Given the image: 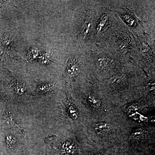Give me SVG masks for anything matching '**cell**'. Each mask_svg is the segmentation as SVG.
Here are the masks:
<instances>
[{
  "label": "cell",
  "mask_w": 155,
  "mask_h": 155,
  "mask_svg": "<svg viewBox=\"0 0 155 155\" xmlns=\"http://www.w3.org/2000/svg\"><path fill=\"white\" fill-rule=\"evenodd\" d=\"M14 139L13 136H8L7 137V142L8 143V145L10 147H11L14 146Z\"/></svg>",
  "instance_id": "obj_11"
},
{
  "label": "cell",
  "mask_w": 155,
  "mask_h": 155,
  "mask_svg": "<svg viewBox=\"0 0 155 155\" xmlns=\"http://www.w3.org/2000/svg\"><path fill=\"white\" fill-rule=\"evenodd\" d=\"M146 133V131L143 129H136L132 131L130 134V138L134 140H140L144 138Z\"/></svg>",
  "instance_id": "obj_6"
},
{
  "label": "cell",
  "mask_w": 155,
  "mask_h": 155,
  "mask_svg": "<svg viewBox=\"0 0 155 155\" xmlns=\"http://www.w3.org/2000/svg\"><path fill=\"white\" fill-rule=\"evenodd\" d=\"M78 147L74 142L67 140L62 144L60 153L62 155H77Z\"/></svg>",
  "instance_id": "obj_1"
},
{
  "label": "cell",
  "mask_w": 155,
  "mask_h": 155,
  "mask_svg": "<svg viewBox=\"0 0 155 155\" xmlns=\"http://www.w3.org/2000/svg\"><path fill=\"white\" fill-rule=\"evenodd\" d=\"M14 90L18 94H22L25 91V88L21 84H17L14 87Z\"/></svg>",
  "instance_id": "obj_9"
},
{
  "label": "cell",
  "mask_w": 155,
  "mask_h": 155,
  "mask_svg": "<svg viewBox=\"0 0 155 155\" xmlns=\"http://www.w3.org/2000/svg\"><path fill=\"white\" fill-rule=\"evenodd\" d=\"M91 25V21L90 20L87 19L84 22L82 26V31L84 35H85L87 34L89 31Z\"/></svg>",
  "instance_id": "obj_8"
},
{
  "label": "cell",
  "mask_w": 155,
  "mask_h": 155,
  "mask_svg": "<svg viewBox=\"0 0 155 155\" xmlns=\"http://www.w3.org/2000/svg\"><path fill=\"white\" fill-rule=\"evenodd\" d=\"M87 155H110L109 153L105 151H99L89 152Z\"/></svg>",
  "instance_id": "obj_10"
},
{
  "label": "cell",
  "mask_w": 155,
  "mask_h": 155,
  "mask_svg": "<svg viewBox=\"0 0 155 155\" xmlns=\"http://www.w3.org/2000/svg\"><path fill=\"white\" fill-rule=\"evenodd\" d=\"M86 101L90 106L96 109H98L101 106V100L95 96L91 94H87L86 97Z\"/></svg>",
  "instance_id": "obj_4"
},
{
  "label": "cell",
  "mask_w": 155,
  "mask_h": 155,
  "mask_svg": "<svg viewBox=\"0 0 155 155\" xmlns=\"http://www.w3.org/2000/svg\"><path fill=\"white\" fill-rule=\"evenodd\" d=\"M67 110L70 118L73 120H76L79 117V113L75 105L69 102L67 105Z\"/></svg>",
  "instance_id": "obj_5"
},
{
  "label": "cell",
  "mask_w": 155,
  "mask_h": 155,
  "mask_svg": "<svg viewBox=\"0 0 155 155\" xmlns=\"http://www.w3.org/2000/svg\"><path fill=\"white\" fill-rule=\"evenodd\" d=\"M122 76L120 75H117V76H114L110 79V84L113 87H116L119 86V84L122 82Z\"/></svg>",
  "instance_id": "obj_7"
},
{
  "label": "cell",
  "mask_w": 155,
  "mask_h": 155,
  "mask_svg": "<svg viewBox=\"0 0 155 155\" xmlns=\"http://www.w3.org/2000/svg\"><path fill=\"white\" fill-rule=\"evenodd\" d=\"M81 70V65L76 58H72L68 62L66 72L69 76L75 77L79 74Z\"/></svg>",
  "instance_id": "obj_2"
},
{
  "label": "cell",
  "mask_w": 155,
  "mask_h": 155,
  "mask_svg": "<svg viewBox=\"0 0 155 155\" xmlns=\"http://www.w3.org/2000/svg\"><path fill=\"white\" fill-rule=\"evenodd\" d=\"M94 128L95 133L100 136L107 135L113 129L112 125L106 122H97L95 123Z\"/></svg>",
  "instance_id": "obj_3"
}]
</instances>
